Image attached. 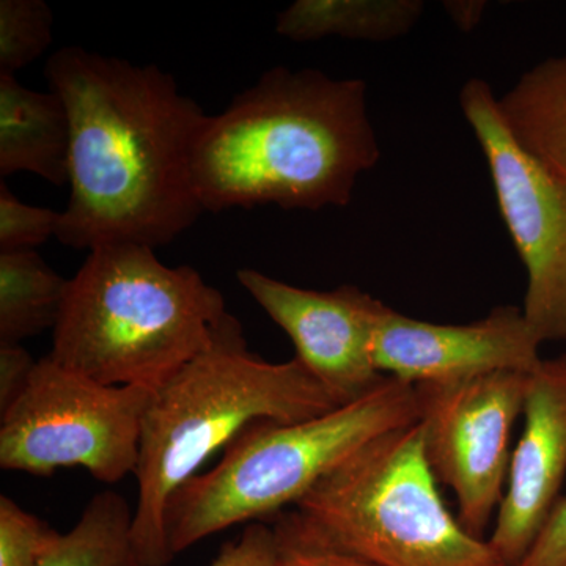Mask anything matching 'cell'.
Listing matches in <instances>:
<instances>
[{
	"mask_svg": "<svg viewBox=\"0 0 566 566\" xmlns=\"http://www.w3.org/2000/svg\"><path fill=\"white\" fill-rule=\"evenodd\" d=\"M44 76L71 123L62 244L156 249L197 222L205 211L192 155L208 115L172 74L66 46L48 59Z\"/></svg>",
	"mask_w": 566,
	"mask_h": 566,
	"instance_id": "6da1fadb",
	"label": "cell"
},
{
	"mask_svg": "<svg viewBox=\"0 0 566 566\" xmlns=\"http://www.w3.org/2000/svg\"><path fill=\"white\" fill-rule=\"evenodd\" d=\"M378 159L364 81L277 66L208 115L192 177L203 211H318L352 202L357 178Z\"/></svg>",
	"mask_w": 566,
	"mask_h": 566,
	"instance_id": "7a4b0ae2",
	"label": "cell"
},
{
	"mask_svg": "<svg viewBox=\"0 0 566 566\" xmlns=\"http://www.w3.org/2000/svg\"><path fill=\"white\" fill-rule=\"evenodd\" d=\"M344 406L297 357L268 363L227 314L210 346L153 394L142 423L139 499L132 539L142 566L174 560L166 534L172 495L256 420L303 422Z\"/></svg>",
	"mask_w": 566,
	"mask_h": 566,
	"instance_id": "3957f363",
	"label": "cell"
},
{
	"mask_svg": "<svg viewBox=\"0 0 566 566\" xmlns=\"http://www.w3.org/2000/svg\"><path fill=\"white\" fill-rule=\"evenodd\" d=\"M222 293L189 266H166L155 249H93L66 286L50 356L106 386L153 392L210 346Z\"/></svg>",
	"mask_w": 566,
	"mask_h": 566,
	"instance_id": "277c9868",
	"label": "cell"
},
{
	"mask_svg": "<svg viewBox=\"0 0 566 566\" xmlns=\"http://www.w3.org/2000/svg\"><path fill=\"white\" fill-rule=\"evenodd\" d=\"M416 422L415 386L386 376L359 400L314 419L248 424L223 449L221 463L193 475L170 499V551L177 556L234 524L268 523L360 447Z\"/></svg>",
	"mask_w": 566,
	"mask_h": 566,
	"instance_id": "5b68a950",
	"label": "cell"
},
{
	"mask_svg": "<svg viewBox=\"0 0 566 566\" xmlns=\"http://www.w3.org/2000/svg\"><path fill=\"white\" fill-rule=\"evenodd\" d=\"M337 545L378 566H506L447 509L419 422L360 447L297 502Z\"/></svg>",
	"mask_w": 566,
	"mask_h": 566,
	"instance_id": "8992f818",
	"label": "cell"
},
{
	"mask_svg": "<svg viewBox=\"0 0 566 566\" xmlns=\"http://www.w3.org/2000/svg\"><path fill=\"white\" fill-rule=\"evenodd\" d=\"M153 390L106 386L55 363H36L24 392L0 412V468L51 475L87 469L103 483L136 472Z\"/></svg>",
	"mask_w": 566,
	"mask_h": 566,
	"instance_id": "52a82bcc",
	"label": "cell"
},
{
	"mask_svg": "<svg viewBox=\"0 0 566 566\" xmlns=\"http://www.w3.org/2000/svg\"><path fill=\"white\" fill-rule=\"evenodd\" d=\"M531 371L501 370L416 385L417 422L428 464L457 495L469 534L485 531L509 482L510 439L523 415Z\"/></svg>",
	"mask_w": 566,
	"mask_h": 566,
	"instance_id": "ba28073f",
	"label": "cell"
},
{
	"mask_svg": "<svg viewBox=\"0 0 566 566\" xmlns=\"http://www.w3.org/2000/svg\"><path fill=\"white\" fill-rule=\"evenodd\" d=\"M460 104L527 271L523 314L542 344L566 340V186L516 144L488 82H465Z\"/></svg>",
	"mask_w": 566,
	"mask_h": 566,
	"instance_id": "9c48e42d",
	"label": "cell"
},
{
	"mask_svg": "<svg viewBox=\"0 0 566 566\" xmlns=\"http://www.w3.org/2000/svg\"><path fill=\"white\" fill-rule=\"evenodd\" d=\"M237 279L342 405L359 400L386 378L374 357L381 301L354 285L334 292L297 289L249 268L238 271Z\"/></svg>",
	"mask_w": 566,
	"mask_h": 566,
	"instance_id": "30bf717a",
	"label": "cell"
},
{
	"mask_svg": "<svg viewBox=\"0 0 566 566\" xmlns=\"http://www.w3.org/2000/svg\"><path fill=\"white\" fill-rule=\"evenodd\" d=\"M542 345L515 305L495 307L474 323L438 324L409 318L382 303L374 357L379 374L416 386L491 371H532L542 360Z\"/></svg>",
	"mask_w": 566,
	"mask_h": 566,
	"instance_id": "8fae6325",
	"label": "cell"
},
{
	"mask_svg": "<svg viewBox=\"0 0 566 566\" xmlns=\"http://www.w3.org/2000/svg\"><path fill=\"white\" fill-rule=\"evenodd\" d=\"M524 430L488 542L506 566L521 564L560 499L566 476V354L528 374Z\"/></svg>",
	"mask_w": 566,
	"mask_h": 566,
	"instance_id": "7c38bea8",
	"label": "cell"
},
{
	"mask_svg": "<svg viewBox=\"0 0 566 566\" xmlns=\"http://www.w3.org/2000/svg\"><path fill=\"white\" fill-rule=\"evenodd\" d=\"M70 148L71 123L61 96L0 74V175L29 172L66 185Z\"/></svg>",
	"mask_w": 566,
	"mask_h": 566,
	"instance_id": "4fadbf2b",
	"label": "cell"
},
{
	"mask_svg": "<svg viewBox=\"0 0 566 566\" xmlns=\"http://www.w3.org/2000/svg\"><path fill=\"white\" fill-rule=\"evenodd\" d=\"M497 106L516 144L566 186V55L526 71Z\"/></svg>",
	"mask_w": 566,
	"mask_h": 566,
	"instance_id": "5bb4252c",
	"label": "cell"
},
{
	"mask_svg": "<svg viewBox=\"0 0 566 566\" xmlns=\"http://www.w3.org/2000/svg\"><path fill=\"white\" fill-rule=\"evenodd\" d=\"M423 10L420 0H296L279 13L275 31L300 43L327 36L390 41L411 32Z\"/></svg>",
	"mask_w": 566,
	"mask_h": 566,
	"instance_id": "9a60e30c",
	"label": "cell"
},
{
	"mask_svg": "<svg viewBox=\"0 0 566 566\" xmlns=\"http://www.w3.org/2000/svg\"><path fill=\"white\" fill-rule=\"evenodd\" d=\"M66 286L35 249L0 252V345H20L54 329Z\"/></svg>",
	"mask_w": 566,
	"mask_h": 566,
	"instance_id": "2e32d148",
	"label": "cell"
},
{
	"mask_svg": "<svg viewBox=\"0 0 566 566\" xmlns=\"http://www.w3.org/2000/svg\"><path fill=\"white\" fill-rule=\"evenodd\" d=\"M133 516L123 495L96 494L40 566H142L132 539Z\"/></svg>",
	"mask_w": 566,
	"mask_h": 566,
	"instance_id": "e0dca14e",
	"label": "cell"
},
{
	"mask_svg": "<svg viewBox=\"0 0 566 566\" xmlns=\"http://www.w3.org/2000/svg\"><path fill=\"white\" fill-rule=\"evenodd\" d=\"M54 17L43 0H2L0 2V74L35 62L50 48Z\"/></svg>",
	"mask_w": 566,
	"mask_h": 566,
	"instance_id": "ac0fdd59",
	"label": "cell"
},
{
	"mask_svg": "<svg viewBox=\"0 0 566 566\" xmlns=\"http://www.w3.org/2000/svg\"><path fill=\"white\" fill-rule=\"evenodd\" d=\"M273 528L275 566H378L337 545L297 510L279 513Z\"/></svg>",
	"mask_w": 566,
	"mask_h": 566,
	"instance_id": "d6986e66",
	"label": "cell"
},
{
	"mask_svg": "<svg viewBox=\"0 0 566 566\" xmlns=\"http://www.w3.org/2000/svg\"><path fill=\"white\" fill-rule=\"evenodd\" d=\"M62 534L7 495L0 497V566H40Z\"/></svg>",
	"mask_w": 566,
	"mask_h": 566,
	"instance_id": "ffe728a7",
	"label": "cell"
},
{
	"mask_svg": "<svg viewBox=\"0 0 566 566\" xmlns=\"http://www.w3.org/2000/svg\"><path fill=\"white\" fill-rule=\"evenodd\" d=\"M61 211L21 202L0 185V252L29 251L57 233Z\"/></svg>",
	"mask_w": 566,
	"mask_h": 566,
	"instance_id": "44dd1931",
	"label": "cell"
},
{
	"mask_svg": "<svg viewBox=\"0 0 566 566\" xmlns=\"http://www.w3.org/2000/svg\"><path fill=\"white\" fill-rule=\"evenodd\" d=\"M277 543L273 526L263 521L248 524L238 542L226 543L210 566H275Z\"/></svg>",
	"mask_w": 566,
	"mask_h": 566,
	"instance_id": "7402d4cb",
	"label": "cell"
},
{
	"mask_svg": "<svg viewBox=\"0 0 566 566\" xmlns=\"http://www.w3.org/2000/svg\"><path fill=\"white\" fill-rule=\"evenodd\" d=\"M517 566H566V495L558 499L534 545Z\"/></svg>",
	"mask_w": 566,
	"mask_h": 566,
	"instance_id": "603a6c76",
	"label": "cell"
},
{
	"mask_svg": "<svg viewBox=\"0 0 566 566\" xmlns=\"http://www.w3.org/2000/svg\"><path fill=\"white\" fill-rule=\"evenodd\" d=\"M36 363L21 345H0V412L24 392Z\"/></svg>",
	"mask_w": 566,
	"mask_h": 566,
	"instance_id": "cb8c5ba5",
	"label": "cell"
},
{
	"mask_svg": "<svg viewBox=\"0 0 566 566\" xmlns=\"http://www.w3.org/2000/svg\"><path fill=\"white\" fill-rule=\"evenodd\" d=\"M444 6L450 20L463 32L474 31L486 10V2L483 0H450Z\"/></svg>",
	"mask_w": 566,
	"mask_h": 566,
	"instance_id": "d4e9b609",
	"label": "cell"
}]
</instances>
